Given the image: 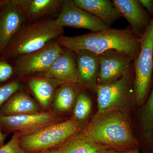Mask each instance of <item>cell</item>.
I'll return each mask as SVG.
<instances>
[{"label": "cell", "mask_w": 153, "mask_h": 153, "mask_svg": "<svg viewBox=\"0 0 153 153\" xmlns=\"http://www.w3.org/2000/svg\"><path fill=\"white\" fill-rule=\"evenodd\" d=\"M84 131L95 142L108 150L122 152L140 150L128 110L97 112Z\"/></svg>", "instance_id": "1"}, {"label": "cell", "mask_w": 153, "mask_h": 153, "mask_svg": "<svg viewBox=\"0 0 153 153\" xmlns=\"http://www.w3.org/2000/svg\"><path fill=\"white\" fill-rule=\"evenodd\" d=\"M56 41L62 48L73 51L84 49L100 55L114 49L127 54L134 60L140 48V38L134 34L129 26L124 29L110 28L73 37L62 36Z\"/></svg>", "instance_id": "2"}, {"label": "cell", "mask_w": 153, "mask_h": 153, "mask_svg": "<svg viewBox=\"0 0 153 153\" xmlns=\"http://www.w3.org/2000/svg\"><path fill=\"white\" fill-rule=\"evenodd\" d=\"M63 28L50 18L27 23L13 38L4 53L17 57L38 51L63 36Z\"/></svg>", "instance_id": "3"}, {"label": "cell", "mask_w": 153, "mask_h": 153, "mask_svg": "<svg viewBox=\"0 0 153 153\" xmlns=\"http://www.w3.org/2000/svg\"><path fill=\"white\" fill-rule=\"evenodd\" d=\"M81 126V123L73 118L63 122L50 124L23 136L20 135V146L28 153H41L57 148L80 131Z\"/></svg>", "instance_id": "4"}, {"label": "cell", "mask_w": 153, "mask_h": 153, "mask_svg": "<svg viewBox=\"0 0 153 153\" xmlns=\"http://www.w3.org/2000/svg\"><path fill=\"white\" fill-rule=\"evenodd\" d=\"M134 102L140 107L145 104L152 87L153 16L146 31L140 38L138 56L134 61Z\"/></svg>", "instance_id": "5"}, {"label": "cell", "mask_w": 153, "mask_h": 153, "mask_svg": "<svg viewBox=\"0 0 153 153\" xmlns=\"http://www.w3.org/2000/svg\"><path fill=\"white\" fill-rule=\"evenodd\" d=\"M134 66L121 78L105 85H97V113L116 109L128 110L134 101Z\"/></svg>", "instance_id": "6"}, {"label": "cell", "mask_w": 153, "mask_h": 153, "mask_svg": "<svg viewBox=\"0 0 153 153\" xmlns=\"http://www.w3.org/2000/svg\"><path fill=\"white\" fill-rule=\"evenodd\" d=\"M63 50L56 40L38 51L16 57L14 71L20 76L47 72Z\"/></svg>", "instance_id": "7"}, {"label": "cell", "mask_w": 153, "mask_h": 153, "mask_svg": "<svg viewBox=\"0 0 153 153\" xmlns=\"http://www.w3.org/2000/svg\"><path fill=\"white\" fill-rule=\"evenodd\" d=\"M55 22L62 27L81 28L96 32L111 28L92 14L77 7L73 0L63 1Z\"/></svg>", "instance_id": "8"}, {"label": "cell", "mask_w": 153, "mask_h": 153, "mask_svg": "<svg viewBox=\"0 0 153 153\" xmlns=\"http://www.w3.org/2000/svg\"><path fill=\"white\" fill-rule=\"evenodd\" d=\"M99 55L98 85H105L117 80L134 66V60L130 56L116 50H107Z\"/></svg>", "instance_id": "9"}, {"label": "cell", "mask_w": 153, "mask_h": 153, "mask_svg": "<svg viewBox=\"0 0 153 153\" xmlns=\"http://www.w3.org/2000/svg\"><path fill=\"white\" fill-rule=\"evenodd\" d=\"M27 23L21 8L14 0H7L0 8V55L5 52L13 38Z\"/></svg>", "instance_id": "10"}, {"label": "cell", "mask_w": 153, "mask_h": 153, "mask_svg": "<svg viewBox=\"0 0 153 153\" xmlns=\"http://www.w3.org/2000/svg\"><path fill=\"white\" fill-rule=\"evenodd\" d=\"M55 119L54 115L48 112L0 115V127L6 135L15 131L27 134L54 123Z\"/></svg>", "instance_id": "11"}, {"label": "cell", "mask_w": 153, "mask_h": 153, "mask_svg": "<svg viewBox=\"0 0 153 153\" xmlns=\"http://www.w3.org/2000/svg\"><path fill=\"white\" fill-rule=\"evenodd\" d=\"M112 2L122 16L128 22L134 34L141 38L152 17L143 7L139 0H113Z\"/></svg>", "instance_id": "12"}, {"label": "cell", "mask_w": 153, "mask_h": 153, "mask_svg": "<svg viewBox=\"0 0 153 153\" xmlns=\"http://www.w3.org/2000/svg\"><path fill=\"white\" fill-rule=\"evenodd\" d=\"M47 78L55 79L64 84H80L75 52L63 48L62 52L50 68L45 72Z\"/></svg>", "instance_id": "13"}, {"label": "cell", "mask_w": 153, "mask_h": 153, "mask_svg": "<svg viewBox=\"0 0 153 153\" xmlns=\"http://www.w3.org/2000/svg\"><path fill=\"white\" fill-rule=\"evenodd\" d=\"M76 60L80 85L95 91L99 71V55L89 50H76Z\"/></svg>", "instance_id": "14"}, {"label": "cell", "mask_w": 153, "mask_h": 153, "mask_svg": "<svg viewBox=\"0 0 153 153\" xmlns=\"http://www.w3.org/2000/svg\"><path fill=\"white\" fill-rule=\"evenodd\" d=\"M74 4L92 14L108 27H111L122 16L109 0H73Z\"/></svg>", "instance_id": "15"}, {"label": "cell", "mask_w": 153, "mask_h": 153, "mask_svg": "<svg viewBox=\"0 0 153 153\" xmlns=\"http://www.w3.org/2000/svg\"><path fill=\"white\" fill-rule=\"evenodd\" d=\"M25 13L28 23L36 22L60 11V0H14Z\"/></svg>", "instance_id": "16"}, {"label": "cell", "mask_w": 153, "mask_h": 153, "mask_svg": "<svg viewBox=\"0 0 153 153\" xmlns=\"http://www.w3.org/2000/svg\"><path fill=\"white\" fill-rule=\"evenodd\" d=\"M60 153H105L109 150L99 144L84 131H79L57 147Z\"/></svg>", "instance_id": "17"}, {"label": "cell", "mask_w": 153, "mask_h": 153, "mask_svg": "<svg viewBox=\"0 0 153 153\" xmlns=\"http://www.w3.org/2000/svg\"><path fill=\"white\" fill-rule=\"evenodd\" d=\"M37 103L23 92H17L12 96L0 108V115L12 116L38 113Z\"/></svg>", "instance_id": "18"}, {"label": "cell", "mask_w": 153, "mask_h": 153, "mask_svg": "<svg viewBox=\"0 0 153 153\" xmlns=\"http://www.w3.org/2000/svg\"><path fill=\"white\" fill-rule=\"evenodd\" d=\"M63 82L51 78L35 77L28 81L30 89L42 106L47 107L52 100L57 85Z\"/></svg>", "instance_id": "19"}, {"label": "cell", "mask_w": 153, "mask_h": 153, "mask_svg": "<svg viewBox=\"0 0 153 153\" xmlns=\"http://www.w3.org/2000/svg\"><path fill=\"white\" fill-rule=\"evenodd\" d=\"M79 85L66 83L61 85L57 91L55 100V108L58 111L65 112L71 108L79 93Z\"/></svg>", "instance_id": "20"}, {"label": "cell", "mask_w": 153, "mask_h": 153, "mask_svg": "<svg viewBox=\"0 0 153 153\" xmlns=\"http://www.w3.org/2000/svg\"><path fill=\"white\" fill-rule=\"evenodd\" d=\"M92 107V102L88 96L83 92L79 93L76 100L73 111V118L81 122L88 116Z\"/></svg>", "instance_id": "21"}, {"label": "cell", "mask_w": 153, "mask_h": 153, "mask_svg": "<svg viewBox=\"0 0 153 153\" xmlns=\"http://www.w3.org/2000/svg\"><path fill=\"white\" fill-rule=\"evenodd\" d=\"M22 88V85L17 80L11 81L0 86V108L15 94Z\"/></svg>", "instance_id": "22"}, {"label": "cell", "mask_w": 153, "mask_h": 153, "mask_svg": "<svg viewBox=\"0 0 153 153\" xmlns=\"http://www.w3.org/2000/svg\"><path fill=\"white\" fill-rule=\"evenodd\" d=\"M20 138L19 133H15L8 142L0 147V153H28L21 148Z\"/></svg>", "instance_id": "23"}, {"label": "cell", "mask_w": 153, "mask_h": 153, "mask_svg": "<svg viewBox=\"0 0 153 153\" xmlns=\"http://www.w3.org/2000/svg\"><path fill=\"white\" fill-rule=\"evenodd\" d=\"M14 68L4 60L0 61V82H5L13 74Z\"/></svg>", "instance_id": "24"}, {"label": "cell", "mask_w": 153, "mask_h": 153, "mask_svg": "<svg viewBox=\"0 0 153 153\" xmlns=\"http://www.w3.org/2000/svg\"><path fill=\"white\" fill-rule=\"evenodd\" d=\"M140 3L151 16H153V0H139Z\"/></svg>", "instance_id": "25"}, {"label": "cell", "mask_w": 153, "mask_h": 153, "mask_svg": "<svg viewBox=\"0 0 153 153\" xmlns=\"http://www.w3.org/2000/svg\"><path fill=\"white\" fill-rule=\"evenodd\" d=\"M7 135L3 132L0 127V147L4 144L5 140Z\"/></svg>", "instance_id": "26"}, {"label": "cell", "mask_w": 153, "mask_h": 153, "mask_svg": "<svg viewBox=\"0 0 153 153\" xmlns=\"http://www.w3.org/2000/svg\"><path fill=\"white\" fill-rule=\"evenodd\" d=\"M105 153H144L140 152V150H134L130 151V152H116V151L111 150H109L107 151Z\"/></svg>", "instance_id": "27"}, {"label": "cell", "mask_w": 153, "mask_h": 153, "mask_svg": "<svg viewBox=\"0 0 153 153\" xmlns=\"http://www.w3.org/2000/svg\"><path fill=\"white\" fill-rule=\"evenodd\" d=\"M41 153H60L58 151L57 148L51 149L48 150L44 151Z\"/></svg>", "instance_id": "28"}, {"label": "cell", "mask_w": 153, "mask_h": 153, "mask_svg": "<svg viewBox=\"0 0 153 153\" xmlns=\"http://www.w3.org/2000/svg\"><path fill=\"white\" fill-rule=\"evenodd\" d=\"M6 2H7V0H4V1L0 0V8L3 7V6L5 4Z\"/></svg>", "instance_id": "29"}]
</instances>
